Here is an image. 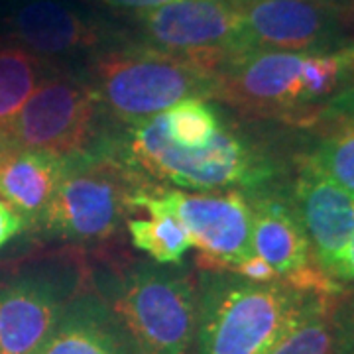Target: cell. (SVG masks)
Returning a JSON list of instances; mask_svg holds the SVG:
<instances>
[{"label":"cell","instance_id":"d6986e66","mask_svg":"<svg viewBox=\"0 0 354 354\" xmlns=\"http://www.w3.org/2000/svg\"><path fill=\"white\" fill-rule=\"evenodd\" d=\"M337 295H329L268 354H351L337 317Z\"/></svg>","mask_w":354,"mask_h":354},{"label":"cell","instance_id":"8992f818","mask_svg":"<svg viewBox=\"0 0 354 354\" xmlns=\"http://www.w3.org/2000/svg\"><path fill=\"white\" fill-rule=\"evenodd\" d=\"M104 301L136 354H195L199 288L189 270L179 264H128Z\"/></svg>","mask_w":354,"mask_h":354},{"label":"cell","instance_id":"44dd1931","mask_svg":"<svg viewBox=\"0 0 354 354\" xmlns=\"http://www.w3.org/2000/svg\"><path fill=\"white\" fill-rule=\"evenodd\" d=\"M167 138L181 148H203L215 138L227 114L205 99H189L160 114Z\"/></svg>","mask_w":354,"mask_h":354},{"label":"cell","instance_id":"7c38bea8","mask_svg":"<svg viewBox=\"0 0 354 354\" xmlns=\"http://www.w3.org/2000/svg\"><path fill=\"white\" fill-rule=\"evenodd\" d=\"M252 207V250L293 288L337 295L341 283L317 264L311 242L288 197L270 187L246 193Z\"/></svg>","mask_w":354,"mask_h":354},{"label":"cell","instance_id":"3957f363","mask_svg":"<svg viewBox=\"0 0 354 354\" xmlns=\"http://www.w3.org/2000/svg\"><path fill=\"white\" fill-rule=\"evenodd\" d=\"M195 354H268L329 295L201 270Z\"/></svg>","mask_w":354,"mask_h":354},{"label":"cell","instance_id":"2e32d148","mask_svg":"<svg viewBox=\"0 0 354 354\" xmlns=\"http://www.w3.org/2000/svg\"><path fill=\"white\" fill-rule=\"evenodd\" d=\"M67 156L46 150H14L0 160V199L38 230L65 174Z\"/></svg>","mask_w":354,"mask_h":354},{"label":"cell","instance_id":"6da1fadb","mask_svg":"<svg viewBox=\"0 0 354 354\" xmlns=\"http://www.w3.org/2000/svg\"><path fill=\"white\" fill-rule=\"evenodd\" d=\"M216 77V102L252 118L315 127L354 95V44L329 53H244Z\"/></svg>","mask_w":354,"mask_h":354},{"label":"cell","instance_id":"484cf974","mask_svg":"<svg viewBox=\"0 0 354 354\" xmlns=\"http://www.w3.org/2000/svg\"><path fill=\"white\" fill-rule=\"evenodd\" d=\"M330 278L335 279L337 283H351V281H354V234L351 242L346 244V248L342 250L341 258L335 266Z\"/></svg>","mask_w":354,"mask_h":354},{"label":"cell","instance_id":"ffe728a7","mask_svg":"<svg viewBox=\"0 0 354 354\" xmlns=\"http://www.w3.org/2000/svg\"><path fill=\"white\" fill-rule=\"evenodd\" d=\"M127 228L136 250H142L156 264L174 266L195 246V242L176 216L152 215V218H128Z\"/></svg>","mask_w":354,"mask_h":354},{"label":"cell","instance_id":"5bb4252c","mask_svg":"<svg viewBox=\"0 0 354 354\" xmlns=\"http://www.w3.org/2000/svg\"><path fill=\"white\" fill-rule=\"evenodd\" d=\"M290 203L311 242L317 264L330 278L354 234V195L299 160Z\"/></svg>","mask_w":354,"mask_h":354},{"label":"cell","instance_id":"83f0119b","mask_svg":"<svg viewBox=\"0 0 354 354\" xmlns=\"http://www.w3.org/2000/svg\"><path fill=\"white\" fill-rule=\"evenodd\" d=\"M4 153H6V150H4V146H2V142H0V160L4 158Z\"/></svg>","mask_w":354,"mask_h":354},{"label":"cell","instance_id":"9a60e30c","mask_svg":"<svg viewBox=\"0 0 354 354\" xmlns=\"http://www.w3.org/2000/svg\"><path fill=\"white\" fill-rule=\"evenodd\" d=\"M38 354H136L104 297L75 293Z\"/></svg>","mask_w":354,"mask_h":354},{"label":"cell","instance_id":"7402d4cb","mask_svg":"<svg viewBox=\"0 0 354 354\" xmlns=\"http://www.w3.org/2000/svg\"><path fill=\"white\" fill-rule=\"evenodd\" d=\"M207 270H225L230 274H236L244 279H250V281H258V283H270V281H281L278 278V274L274 272V268L266 262L264 258H260L258 254H250L248 258L239 260L234 264L228 266H218V268H207Z\"/></svg>","mask_w":354,"mask_h":354},{"label":"cell","instance_id":"ac0fdd59","mask_svg":"<svg viewBox=\"0 0 354 354\" xmlns=\"http://www.w3.org/2000/svg\"><path fill=\"white\" fill-rule=\"evenodd\" d=\"M51 65L10 39L0 38V134L24 106Z\"/></svg>","mask_w":354,"mask_h":354},{"label":"cell","instance_id":"603a6c76","mask_svg":"<svg viewBox=\"0 0 354 354\" xmlns=\"http://www.w3.org/2000/svg\"><path fill=\"white\" fill-rule=\"evenodd\" d=\"M337 317L346 339L348 353L354 354V291L346 297H341V293L337 295Z\"/></svg>","mask_w":354,"mask_h":354},{"label":"cell","instance_id":"d4e9b609","mask_svg":"<svg viewBox=\"0 0 354 354\" xmlns=\"http://www.w3.org/2000/svg\"><path fill=\"white\" fill-rule=\"evenodd\" d=\"M24 228L26 227L24 223H22V218L0 199V248L8 241H12L14 236L18 232H22Z\"/></svg>","mask_w":354,"mask_h":354},{"label":"cell","instance_id":"8fae6325","mask_svg":"<svg viewBox=\"0 0 354 354\" xmlns=\"http://www.w3.org/2000/svg\"><path fill=\"white\" fill-rule=\"evenodd\" d=\"M239 51L329 53L346 44L353 12L325 0H234Z\"/></svg>","mask_w":354,"mask_h":354},{"label":"cell","instance_id":"4fadbf2b","mask_svg":"<svg viewBox=\"0 0 354 354\" xmlns=\"http://www.w3.org/2000/svg\"><path fill=\"white\" fill-rule=\"evenodd\" d=\"M69 288L48 274H20L0 281V354H38L51 337Z\"/></svg>","mask_w":354,"mask_h":354},{"label":"cell","instance_id":"9c48e42d","mask_svg":"<svg viewBox=\"0 0 354 354\" xmlns=\"http://www.w3.org/2000/svg\"><path fill=\"white\" fill-rule=\"evenodd\" d=\"M116 16L130 39L187 55L215 75L241 55V20L234 0H176L152 10Z\"/></svg>","mask_w":354,"mask_h":354},{"label":"cell","instance_id":"7a4b0ae2","mask_svg":"<svg viewBox=\"0 0 354 354\" xmlns=\"http://www.w3.org/2000/svg\"><path fill=\"white\" fill-rule=\"evenodd\" d=\"M104 144L150 181L177 189L252 193L270 187L279 167L264 146L225 118L203 148H181L165 136L160 114L132 127L109 124Z\"/></svg>","mask_w":354,"mask_h":354},{"label":"cell","instance_id":"5b68a950","mask_svg":"<svg viewBox=\"0 0 354 354\" xmlns=\"http://www.w3.org/2000/svg\"><path fill=\"white\" fill-rule=\"evenodd\" d=\"M156 187L122 162L101 134L88 150L67 156L62 183L38 230L75 244L111 241L136 211L134 197Z\"/></svg>","mask_w":354,"mask_h":354},{"label":"cell","instance_id":"277c9868","mask_svg":"<svg viewBox=\"0 0 354 354\" xmlns=\"http://www.w3.org/2000/svg\"><path fill=\"white\" fill-rule=\"evenodd\" d=\"M104 118L132 127L189 99L215 101L218 77L187 55L127 38L75 67Z\"/></svg>","mask_w":354,"mask_h":354},{"label":"cell","instance_id":"52a82bcc","mask_svg":"<svg viewBox=\"0 0 354 354\" xmlns=\"http://www.w3.org/2000/svg\"><path fill=\"white\" fill-rule=\"evenodd\" d=\"M0 38L44 62L77 67L128 36L116 14L83 0H0Z\"/></svg>","mask_w":354,"mask_h":354},{"label":"cell","instance_id":"ba28073f","mask_svg":"<svg viewBox=\"0 0 354 354\" xmlns=\"http://www.w3.org/2000/svg\"><path fill=\"white\" fill-rule=\"evenodd\" d=\"M111 122L75 67L51 65L24 106L0 134L6 152L46 150L62 156L88 150Z\"/></svg>","mask_w":354,"mask_h":354},{"label":"cell","instance_id":"cb8c5ba5","mask_svg":"<svg viewBox=\"0 0 354 354\" xmlns=\"http://www.w3.org/2000/svg\"><path fill=\"white\" fill-rule=\"evenodd\" d=\"M91 2H99L101 6L109 8V12L132 14L140 10H152L176 0H91Z\"/></svg>","mask_w":354,"mask_h":354},{"label":"cell","instance_id":"e0dca14e","mask_svg":"<svg viewBox=\"0 0 354 354\" xmlns=\"http://www.w3.org/2000/svg\"><path fill=\"white\" fill-rule=\"evenodd\" d=\"M317 136L304 162L354 195V95L317 122Z\"/></svg>","mask_w":354,"mask_h":354},{"label":"cell","instance_id":"4316f807","mask_svg":"<svg viewBox=\"0 0 354 354\" xmlns=\"http://www.w3.org/2000/svg\"><path fill=\"white\" fill-rule=\"evenodd\" d=\"M325 2L337 4V6H341L344 10H348V12L354 14V0H325Z\"/></svg>","mask_w":354,"mask_h":354},{"label":"cell","instance_id":"30bf717a","mask_svg":"<svg viewBox=\"0 0 354 354\" xmlns=\"http://www.w3.org/2000/svg\"><path fill=\"white\" fill-rule=\"evenodd\" d=\"M136 209L150 215H171L187 228L201 250V270L228 266L248 258L252 250V207L242 191L187 193L156 187L134 197Z\"/></svg>","mask_w":354,"mask_h":354}]
</instances>
